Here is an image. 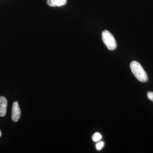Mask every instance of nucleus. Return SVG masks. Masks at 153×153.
Listing matches in <instances>:
<instances>
[{
    "label": "nucleus",
    "instance_id": "f257e3e1",
    "mask_svg": "<svg viewBox=\"0 0 153 153\" xmlns=\"http://www.w3.org/2000/svg\"><path fill=\"white\" fill-rule=\"evenodd\" d=\"M130 68L133 74L139 81L142 82L147 81V75L140 63L136 61H132Z\"/></svg>",
    "mask_w": 153,
    "mask_h": 153
},
{
    "label": "nucleus",
    "instance_id": "f03ea898",
    "mask_svg": "<svg viewBox=\"0 0 153 153\" xmlns=\"http://www.w3.org/2000/svg\"><path fill=\"white\" fill-rule=\"evenodd\" d=\"M102 40L105 45L110 50H114L117 48V43L113 36L109 31L105 30L102 34Z\"/></svg>",
    "mask_w": 153,
    "mask_h": 153
},
{
    "label": "nucleus",
    "instance_id": "7ed1b4c3",
    "mask_svg": "<svg viewBox=\"0 0 153 153\" xmlns=\"http://www.w3.org/2000/svg\"><path fill=\"white\" fill-rule=\"evenodd\" d=\"M21 110L18 101L14 102L12 107V119L14 122H17L21 117Z\"/></svg>",
    "mask_w": 153,
    "mask_h": 153
},
{
    "label": "nucleus",
    "instance_id": "20e7f679",
    "mask_svg": "<svg viewBox=\"0 0 153 153\" xmlns=\"http://www.w3.org/2000/svg\"><path fill=\"white\" fill-rule=\"evenodd\" d=\"M7 100L4 97H0V117H4L7 111Z\"/></svg>",
    "mask_w": 153,
    "mask_h": 153
},
{
    "label": "nucleus",
    "instance_id": "39448f33",
    "mask_svg": "<svg viewBox=\"0 0 153 153\" xmlns=\"http://www.w3.org/2000/svg\"><path fill=\"white\" fill-rule=\"evenodd\" d=\"M47 3L50 7H61L66 4L67 0H47Z\"/></svg>",
    "mask_w": 153,
    "mask_h": 153
},
{
    "label": "nucleus",
    "instance_id": "423d86ee",
    "mask_svg": "<svg viewBox=\"0 0 153 153\" xmlns=\"http://www.w3.org/2000/svg\"><path fill=\"white\" fill-rule=\"evenodd\" d=\"M102 137L101 134L98 132H96L92 136V140L93 141L96 142H98L101 139Z\"/></svg>",
    "mask_w": 153,
    "mask_h": 153
},
{
    "label": "nucleus",
    "instance_id": "0eeeda50",
    "mask_svg": "<svg viewBox=\"0 0 153 153\" xmlns=\"http://www.w3.org/2000/svg\"><path fill=\"white\" fill-rule=\"evenodd\" d=\"M104 146V143L103 142H100L97 143L96 145V148L97 150L100 151L103 147Z\"/></svg>",
    "mask_w": 153,
    "mask_h": 153
},
{
    "label": "nucleus",
    "instance_id": "6e6552de",
    "mask_svg": "<svg viewBox=\"0 0 153 153\" xmlns=\"http://www.w3.org/2000/svg\"><path fill=\"white\" fill-rule=\"evenodd\" d=\"M147 95L148 98L153 102V92L150 91H148Z\"/></svg>",
    "mask_w": 153,
    "mask_h": 153
},
{
    "label": "nucleus",
    "instance_id": "1a4fd4ad",
    "mask_svg": "<svg viewBox=\"0 0 153 153\" xmlns=\"http://www.w3.org/2000/svg\"><path fill=\"white\" fill-rule=\"evenodd\" d=\"M1 136V130H0V137Z\"/></svg>",
    "mask_w": 153,
    "mask_h": 153
}]
</instances>
